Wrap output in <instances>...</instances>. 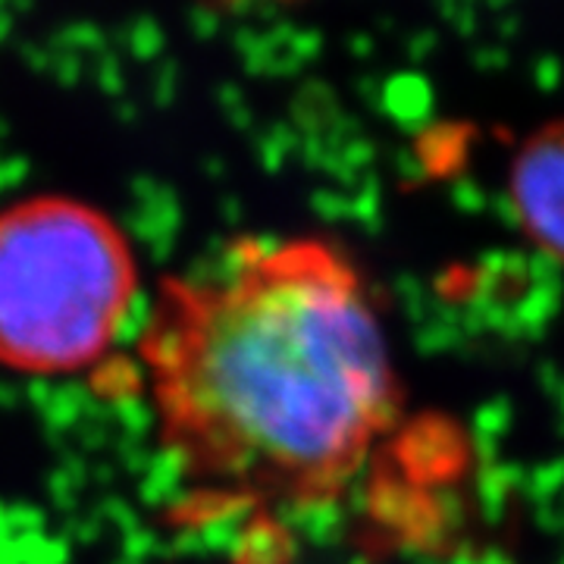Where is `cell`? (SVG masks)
<instances>
[{"label": "cell", "instance_id": "2", "mask_svg": "<svg viewBox=\"0 0 564 564\" xmlns=\"http://www.w3.org/2000/svg\"><path fill=\"white\" fill-rule=\"evenodd\" d=\"M139 299V263L98 207L39 195L0 210V364L69 377L110 355Z\"/></svg>", "mask_w": 564, "mask_h": 564}, {"label": "cell", "instance_id": "1", "mask_svg": "<svg viewBox=\"0 0 564 564\" xmlns=\"http://www.w3.org/2000/svg\"><path fill=\"white\" fill-rule=\"evenodd\" d=\"M182 511H317L399 414L361 270L326 239H245L161 282L135 345Z\"/></svg>", "mask_w": 564, "mask_h": 564}, {"label": "cell", "instance_id": "3", "mask_svg": "<svg viewBox=\"0 0 564 564\" xmlns=\"http://www.w3.org/2000/svg\"><path fill=\"white\" fill-rule=\"evenodd\" d=\"M511 204L527 236L564 261V120L540 129L518 151Z\"/></svg>", "mask_w": 564, "mask_h": 564}]
</instances>
